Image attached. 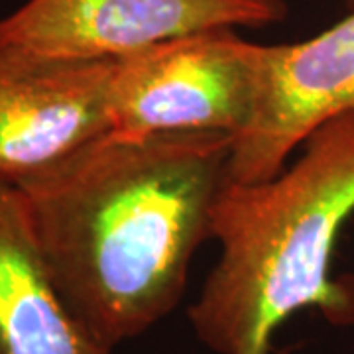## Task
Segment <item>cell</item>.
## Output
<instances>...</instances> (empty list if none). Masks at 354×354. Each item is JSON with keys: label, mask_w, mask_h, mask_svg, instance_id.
I'll use <instances>...</instances> for the list:
<instances>
[{"label": "cell", "mask_w": 354, "mask_h": 354, "mask_svg": "<svg viewBox=\"0 0 354 354\" xmlns=\"http://www.w3.org/2000/svg\"><path fill=\"white\" fill-rule=\"evenodd\" d=\"M260 44L213 30L153 44L114 57L109 85L111 134H241L260 88Z\"/></svg>", "instance_id": "obj_3"}, {"label": "cell", "mask_w": 354, "mask_h": 354, "mask_svg": "<svg viewBox=\"0 0 354 354\" xmlns=\"http://www.w3.org/2000/svg\"><path fill=\"white\" fill-rule=\"evenodd\" d=\"M353 213L354 113L317 128L276 177L227 179L211 213L221 254L189 309L197 339L216 354H268L276 329L305 307L354 323V286L329 278Z\"/></svg>", "instance_id": "obj_2"}, {"label": "cell", "mask_w": 354, "mask_h": 354, "mask_svg": "<svg viewBox=\"0 0 354 354\" xmlns=\"http://www.w3.org/2000/svg\"><path fill=\"white\" fill-rule=\"evenodd\" d=\"M0 354H113L67 305L24 195L0 179Z\"/></svg>", "instance_id": "obj_7"}, {"label": "cell", "mask_w": 354, "mask_h": 354, "mask_svg": "<svg viewBox=\"0 0 354 354\" xmlns=\"http://www.w3.org/2000/svg\"><path fill=\"white\" fill-rule=\"evenodd\" d=\"M113 59H59L0 41V179L22 183L111 132Z\"/></svg>", "instance_id": "obj_6"}, {"label": "cell", "mask_w": 354, "mask_h": 354, "mask_svg": "<svg viewBox=\"0 0 354 354\" xmlns=\"http://www.w3.org/2000/svg\"><path fill=\"white\" fill-rule=\"evenodd\" d=\"M286 0H28L0 20V41L59 59H113L167 39L264 28Z\"/></svg>", "instance_id": "obj_4"}, {"label": "cell", "mask_w": 354, "mask_h": 354, "mask_svg": "<svg viewBox=\"0 0 354 354\" xmlns=\"http://www.w3.org/2000/svg\"><path fill=\"white\" fill-rule=\"evenodd\" d=\"M232 142L201 130L106 132L18 183L55 286L109 348L179 304L191 260L211 239Z\"/></svg>", "instance_id": "obj_1"}, {"label": "cell", "mask_w": 354, "mask_h": 354, "mask_svg": "<svg viewBox=\"0 0 354 354\" xmlns=\"http://www.w3.org/2000/svg\"><path fill=\"white\" fill-rule=\"evenodd\" d=\"M348 113H354V8L315 38L262 46L258 101L232 142L228 181L276 177L317 128Z\"/></svg>", "instance_id": "obj_5"}, {"label": "cell", "mask_w": 354, "mask_h": 354, "mask_svg": "<svg viewBox=\"0 0 354 354\" xmlns=\"http://www.w3.org/2000/svg\"><path fill=\"white\" fill-rule=\"evenodd\" d=\"M344 4H346L348 8H354V0H344Z\"/></svg>", "instance_id": "obj_8"}]
</instances>
